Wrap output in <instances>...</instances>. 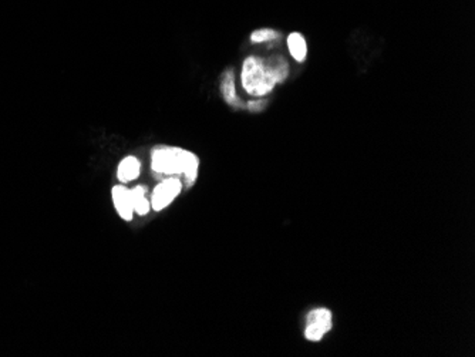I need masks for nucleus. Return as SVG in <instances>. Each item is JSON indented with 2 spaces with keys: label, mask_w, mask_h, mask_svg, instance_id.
I'll use <instances>...</instances> for the list:
<instances>
[{
  "label": "nucleus",
  "mask_w": 475,
  "mask_h": 357,
  "mask_svg": "<svg viewBox=\"0 0 475 357\" xmlns=\"http://www.w3.org/2000/svg\"><path fill=\"white\" fill-rule=\"evenodd\" d=\"M111 196H113V202H114V206L118 212V215L124 221H131L134 206H132L129 189L125 185H115L111 189Z\"/></svg>",
  "instance_id": "39448f33"
},
{
  "label": "nucleus",
  "mask_w": 475,
  "mask_h": 357,
  "mask_svg": "<svg viewBox=\"0 0 475 357\" xmlns=\"http://www.w3.org/2000/svg\"><path fill=\"white\" fill-rule=\"evenodd\" d=\"M331 312L326 308L312 311L306 318L305 337L310 342H319L323 336L331 330Z\"/></svg>",
  "instance_id": "7ed1b4c3"
},
{
  "label": "nucleus",
  "mask_w": 475,
  "mask_h": 357,
  "mask_svg": "<svg viewBox=\"0 0 475 357\" xmlns=\"http://www.w3.org/2000/svg\"><path fill=\"white\" fill-rule=\"evenodd\" d=\"M221 92H222L224 100L228 104L231 106L238 104V97H236V90H235V76H234L232 70H228L224 73L222 80H221Z\"/></svg>",
  "instance_id": "6e6552de"
},
{
  "label": "nucleus",
  "mask_w": 475,
  "mask_h": 357,
  "mask_svg": "<svg viewBox=\"0 0 475 357\" xmlns=\"http://www.w3.org/2000/svg\"><path fill=\"white\" fill-rule=\"evenodd\" d=\"M181 189H182V182L177 177H170L161 181L153 191L151 208L154 211H161L167 208L179 195Z\"/></svg>",
  "instance_id": "20e7f679"
},
{
  "label": "nucleus",
  "mask_w": 475,
  "mask_h": 357,
  "mask_svg": "<svg viewBox=\"0 0 475 357\" xmlns=\"http://www.w3.org/2000/svg\"><path fill=\"white\" fill-rule=\"evenodd\" d=\"M131 192V199H132V206L134 211H137L139 215H147L150 212L151 203L148 202V199L146 198V188L141 185H137L135 188L129 189Z\"/></svg>",
  "instance_id": "1a4fd4ad"
},
{
  "label": "nucleus",
  "mask_w": 475,
  "mask_h": 357,
  "mask_svg": "<svg viewBox=\"0 0 475 357\" xmlns=\"http://www.w3.org/2000/svg\"><path fill=\"white\" fill-rule=\"evenodd\" d=\"M288 50L291 56L298 61L303 63L306 56H308V44L302 33L299 32H292L288 36Z\"/></svg>",
  "instance_id": "0eeeda50"
},
{
  "label": "nucleus",
  "mask_w": 475,
  "mask_h": 357,
  "mask_svg": "<svg viewBox=\"0 0 475 357\" xmlns=\"http://www.w3.org/2000/svg\"><path fill=\"white\" fill-rule=\"evenodd\" d=\"M151 170L158 175H184L186 187H191L198 177L199 158L179 147L157 146L151 151Z\"/></svg>",
  "instance_id": "f03ea898"
},
{
  "label": "nucleus",
  "mask_w": 475,
  "mask_h": 357,
  "mask_svg": "<svg viewBox=\"0 0 475 357\" xmlns=\"http://www.w3.org/2000/svg\"><path fill=\"white\" fill-rule=\"evenodd\" d=\"M140 171H141V161L137 157L128 156L122 158L121 163L118 164L117 178L121 184H128L140 177Z\"/></svg>",
  "instance_id": "423d86ee"
},
{
  "label": "nucleus",
  "mask_w": 475,
  "mask_h": 357,
  "mask_svg": "<svg viewBox=\"0 0 475 357\" xmlns=\"http://www.w3.org/2000/svg\"><path fill=\"white\" fill-rule=\"evenodd\" d=\"M279 39V32L274 29H258L251 33V42L252 43H266Z\"/></svg>",
  "instance_id": "9d476101"
},
{
  "label": "nucleus",
  "mask_w": 475,
  "mask_h": 357,
  "mask_svg": "<svg viewBox=\"0 0 475 357\" xmlns=\"http://www.w3.org/2000/svg\"><path fill=\"white\" fill-rule=\"evenodd\" d=\"M289 65L282 57L265 60L258 56L245 58L241 70V83L245 92L253 97H265L272 93L278 83L286 80Z\"/></svg>",
  "instance_id": "f257e3e1"
}]
</instances>
